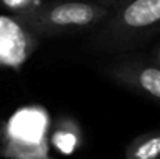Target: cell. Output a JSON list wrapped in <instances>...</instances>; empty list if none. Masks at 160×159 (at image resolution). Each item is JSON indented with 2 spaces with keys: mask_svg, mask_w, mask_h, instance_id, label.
<instances>
[{
  "mask_svg": "<svg viewBox=\"0 0 160 159\" xmlns=\"http://www.w3.org/2000/svg\"><path fill=\"white\" fill-rule=\"evenodd\" d=\"M160 33V0H124L89 33L97 52L124 53Z\"/></svg>",
  "mask_w": 160,
  "mask_h": 159,
  "instance_id": "1",
  "label": "cell"
},
{
  "mask_svg": "<svg viewBox=\"0 0 160 159\" xmlns=\"http://www.w3.org/2000/svg\"><path fill=\"white\" fill-rule=\"evenodd\" d=\"M112 8L92 0H56L45 2L38 11L14 17L34 38H56L92 31Z\"/></svg>",
  "mask_w": 160,
  "mask_h": 159,
  "instance_id": "2",
  "label": "cell"
},
{
  "mask_svg": "<svg viewBox=\"0 0 160 159\" xmlns=\"http://www.w3.org/2000/svg\"><path fill=\"white\" fill-rule=\"evenodd\" d=\"M104 73L117 84L160 103V67L149 59L124 56L110 61Z\"/></svg>",
  "mask_w": 160,
  "mask_h": 159,
  "instance_id": "3",
  "label": "cell"
},
{
  "mask_svg": "<svg viewBox=\"0 0 160 159\" xmlns=\"http://www.w3.org/2000/svg\"><path fill=\"white\" fill-rule=\"evenodd\" d=\"M38 47V38L14 17L0 16V66L20 69Z\"/></svg>",
  "mask_w": 160,
  "mask_h": 159,
  "instance_id": "4",
  "label": "cell"
},
{
  "mask_svg": "<svg viewBox=\"0 0 160 159\" xmlns=\"http://www.w3.org/2000/svg\"><path fill=\"white\" fill-rule=\"evenodd\" d=\"M126 159H160V131L135 137L126 148Z\"/></svg>",
  "mask_w": 160,
  "mask_h": 159,
  "instance_id": "5",
  "label": "cell"
},
{
  "mask_svg": "<svg viewBox=\"0 0 160 159\" xmlns=\"http://www.w3.org/2000/svg\"><path fill=\"white\" fill-rule=\"evenodd\" d=\"M41 119L42 117L39 114H34L30 111H22V114H19L14 119V125H12L14 137H17L19 140L27 142V144H34L36 140H39L42 136L44 125H33L31 126V123H34Z\"/></svg>",
  "mask_w": 160,
  "mask_h": 159,
  "instance_id": "6",
  "label": "cell"
},
{
  "mask_svg": "<svg viewBox=\"0 0 160 159\" xmlns=\"http://www.w3.org/2000/svg\"><path fill=\"white\" fill-rule=\"evenodd\" d=\"M53 145L64 155H70L75 151V148L78 147V142H79V137H78V133L70 130V126H61L54 131L53 134Z\"/></svg>",
  "mask_w": 160,
  "mask_h": 159,
  "instance_id": "7",
  "label": "cell"
},
{
  "mask_svg": "<svg viewBox=\"0 0 160 159\" xmlns=\"http://www.w3.org/2000/svg\"><path fill=\"white\" fill-rule=\"evenodd\" d=\"M44 3L45 0H0V6L11 13L12 17L28 16L38 11Z\"/></svg>",
  "mask_w": 160,
  "mask_h": 159,
  "instance_id": "8",
  "label": "cell"
},
{
  "mask_svg": "<svg viewBox=\"0 0 160 159\" xmlns=\"http://www.w3.org/2000/svg\"><path fill=\"white\" fill-rule=\"evenodd\" d=\"M151 58H152L151 61H152L154 64H157V66L160 67V44L156 47V49H154V50H152V53H151Z\"/></svg>",
  "mask_w": 160,
  "mask_h": 159,
  "instance_id": "9",
  "label": "cell"
},
{
  "mask_svg": "<svg viewBox=\"0 0 160 159\" xmlns=\"http://www.w3.org/2000/svg\"><path fill=\"white\" fill-rule=\"evenodd\" d=\"M92 2H97V3L106 5L109 8H113L115 5H118V3H121V2H124V0H92Z\"/></svg>",
  "mask_w": 160,
  "mask_h": 159,
  "instance_id": "10",
  "label": "cell"
}]
</instances>
